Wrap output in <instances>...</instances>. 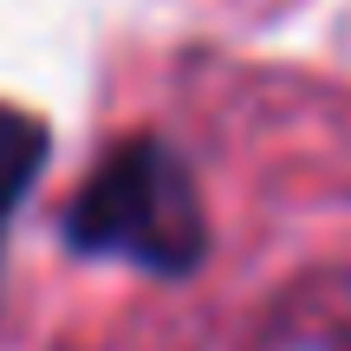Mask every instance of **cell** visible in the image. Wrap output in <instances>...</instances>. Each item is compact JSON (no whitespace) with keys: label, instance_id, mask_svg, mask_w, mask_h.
Masks as SVG:
<instances>
[{"label":"cell","instance_id":"6da1fadb","mask_svg":"<svg viewBox=\"0 0 351 351\" xmlns=\"http://www.w3.org/2000/svg\"><path fill=\"white\" fill-rule=\"evenodd\" d=\"M59 234L85 261H124L156 280H182L208 254V215L195 176L169 143L130 137L78 182Z\"/></svg>","mask_w":351,"mask_h":351},{"label":"cell","instance_id":"7a4b0ae2","mask_svg":"<svg viewBox=\"0 0 351 351\" xmlns=\"http://www.w3.org/2000/svg\"><path fill=\"white\" fill-rule=\"evenodd\" d=\"M46 124H39L33 111H13V104H0V247H7V228L13 215H20V202L33 195L39 169H46Z\"/></svg>","mask_w":351,"mask_h":351}]
</instances>
